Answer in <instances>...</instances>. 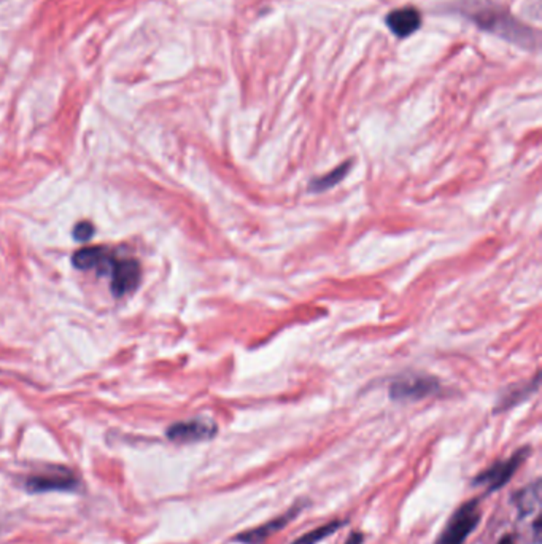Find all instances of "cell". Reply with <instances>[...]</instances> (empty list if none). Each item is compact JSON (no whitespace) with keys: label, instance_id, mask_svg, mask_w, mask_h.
Segmentation results:
<instances>
[{"label":"cell","instance_id":"11","mask_svg":"<svg viewBox=\"0 0 542 544\" xmlns=\"http://www.w3.org/2000/svg\"><path fill=\"white\" fill-rule=\"evenodd\" d=\"M512 502L515 503V508L519 511L520 519L531 514L533 511L538 510V506L541 503V482H533L519 492H515L512 496Z\"/></svg>","mask_w":542,"mask_h":544},{"label":"cell","instance_id":"2","mask_svg":"<svg viewBox=\"0 0 542 544\" xmlns=\"http://www.w3.org/2000/svg\"><path fill=\"white\" fill-rule=\"evenodd\" d=\"M480 517H482V510H480L479 498L463 503L449 519L436 544H465L466 540L479 525Z\"/></svg>","mask_w":542,"mask_h":544},{"label":"cell","instance_id":"6","mask_svg":"<svg viewBox=\"0 0 542 544\" xmlns=\"http://www.w3.org/2000/svg\"><path fill=\"white\" fill-rule=\"evenodd\" d=\"M80 486L77 476L70 473L67 468H57L53 471L31 476L26 479V490L31 494H47V492H74Z\"/></svg>","mask_w":542,"mask_h":544},{"label":"cell","instance_id":"15","mask_svg":"<svg viewBox=\"0 0 542 544\" xmlns=\"http://www.w3.org/2000/svg\"><path fill=\"white\" fill-rule=\"evenodd\" d=\"M94 236V226L90 222H82L74 228V238L80 241V242H86Z\"/></svg>","mask_w":542,"mask_h":544},{"label":"cell","instance_id":"3","mask_svg":"<svg viewBox=\"0 0 542 544\" xmlns=\"http://www.w3.org/2000/svg\"><path fill=\"white\" fill-rule=\"evenodd\" d=\"M529 453H531V447H521L517 452L512 453L508 461H496L484 473L476 476L474 484H484V486H487V496L488 494H494L496 490L504 487L512 479V476L523 465V461L529 459Z\"/></svg>","mask_w":542,"mask_h":544},{"label":"cell","instance_id":"8","mask_svg":"<svg viewBox=\"0 0 542 544\" xmlns=\"http://www.w3.org/2000/svg\"><path fill=\"white\" fill-rule=\"evenodd\" d=\"M111 294L117 298L133 294L140 282V265L136 259H115L111 266Z\"/></svg>","mask_w":542,"mask_h":544},{"label":"cell","instance_id":"13","mask_svg":"<svg viewBox=\"0 0 542 544\" xmlns=\"http://www.w3.org/2000/svg\"><path fill=\"white\" fill-rule=\"evenodd\" d=\"M352 166V161H345L341 166L333 169L331 172L328 174L320 175V177H315L312 180L309 181V191L310 193H323L328 189H334L339 181L345 179V175L348 174V169Z\"/></svg>","mask_w":542,"mask_h":544},{"label":"cell","instance_id":"7","mask_svg":"<svg viewBox=\"0 0 542 544\" xmlns=\"http://www.w3.org/2000/svg\"><path fill=\"white\" fill-rule=\"evenodd\" d=\"M218 426L215 422L204 417L197 419L177 422L174 426L167 428V438L172 443L179 444H191V443H202L215 438Z\"/></svg>","mask_w":542,"mask_h":544},{"label":"cell","instance_id":"10","mask_svg":"<svg viewBox=\"0 0 542 544\" xmlns=\"http://www.w3.org/2000/svg\"><path fill=\"white\" fill-rule=\"evenodd\" d=\"M422 24V14L415 8H399L387 16V26L398 37H409Z\"/></svg>","mask_w":542,"mask_h":544},{"label":"cell","instance_id":"18","mask_svg":"<svg viewBox=\"0 0 542 544\" xmlns=\"http://www.w3.org/2000/svg\"><path fill=\"white\" fill-rule=\"evenodd\" d=\"M498 544H515V540L512 535H504V537L501 538Z\"/></svg>","mask_w":542,"mask_h":544},{"label":"cell","instance_id":"17","mask_svg":"<svg viewBox=\"0 0 542 544\" xmlns=\"http://www.w3.org/2000/svg\"><path fill=\"white\" fill-rule=\"evenodd\" d=\"M363 541H364V535H363L362 531H352L348 535L345 544H363Z\"/></svg>","mask_w":542,"mask_h":544},{"label":"cell","instance_id":"4","mask_svg":"<svg viewBox=\"0 0 542 544\" xmlns=\"http://www.w3.org/2000/svg\"><path fill=\"white\" fill-rule=\"evenodd\" d=\"M441 390L438 379L432 376H401L389 385V397L395 401H417Z\"/></svg>","mask_w":542,"mask_h":544},{"label":"cell","instance_id":"5","mask_svg":"<svg viewBox=\"0 0 542 544\" xmlns=\"http://www.w3.org/2000/svg\"><path fill=\"white\" fill-rule=\"evenodd\" d=\"M306 506L307 503H296V505L292 506L286 513L280 514V516L274 517L269 522L261 523V525H258L255 529H249V531L237 533L236 537L232 538V541L240 544L266 543L272 535H275L278 531H284L286 525L292 522L293 519H296L302 511L306 510Z\"/></svg>","mask_w":542,"mask_h":544},{"label":"cell","instance_id":"1","mask_svg":"<svg viewBox=\"0 0 542 544\" xmlns=\"http://www.w3.org/2000/svg\"><path fill=\"white\" fill-rule=\"evenodd\" d=\"M474 22H477L480 28L487 29L490 32L501 35L511 42L519 43L523 47H531V40H536L531 29L525 28L521 22H517L503 10L476 12Z\"/></svg>","mask_w":542,"mask_h":544},{"label":"cell","instance_id":"9","mask_svg":"<svg viewBox=\"0 0 542 544\" xmlns=\"http://www.w3.org/2000/svg\"><path fill=\"white\" fill-rule=\"evenodd\" d=\"M115 259H117L104 247H86V249L74 253L72 263L82 271H88V269L111 271Z\"/></svg>","mask_w":542,"mask_h":544},{"label":"cell","instance_id":"12","mask_svg":"<svg viewBox=\"0 0 542 544\" xmlns=\"http://www.w3.org/2000/svg\"><path fill=\"white\" fill-rule=\"evenodd\" d=\"M539 385V376L533 377V381L525 382V384L512 385L503 397L500 398V403L496 406L494 412L508 411L511 408L525 401L527 398L531 397Z\"/></svg>","mask_w":542,"mask_h":544},{"label":"cell","instance_id":"16","mask_svg":"<svg viewBox=\"0 0 542 544\" xmlns=\"http://www.w3.org/2000/svg\"><path fill=\"white\" fill-rule=\"evenodd\" d=\"M541 517L538 516L533 522V537H535V544L541 543Z\"/></svg>","mask_w":542,"mask_h":544},{"label":"cell","instance_id":"14","mask_svg":"<svg viewBox=\"0 0 542 544\" xmlns=\"http://www.w3.org/2000/svg\"><path fill=\"white\" fill-rule=\"evenodd\" d=\"M347 525V521H331V522L321 525L319 529H313V531H307L306 535L296 538L292 544H319L321 541H325L327 538L333 537L334 533L337 531H341L342 527Z\"/></svg>","mask_w":542,"mask_h":544}]
</instances>
